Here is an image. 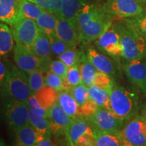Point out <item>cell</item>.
Returning <instances> with one entry per match:
<instances>
[{"mask_svg": "<svg viewBox=\"0 0 146 146\" xmlns=\"http://www.w3.org/2000/svg\"><path fill=\"white\" fill-rule=\"evenodd\" d=\"M50 38V44H51V50H52V53L55 55L59 56L60 54H62L66 50L68 49L73 48L71 47L70 45L66 43L65 42L62 41L61 39H59L56 35L51 36Z\"/></svg>", "mask_w": 146, "mask_h": 146, "instance_id": "38", "label": "cell"}, {"mask_svg": "<svg viewBox=\"0 0 146 146\" xmlns=\"http://www.w3.org/2000/svg\"><path fill=\"white\" fill-rule=\"evenodd\" d=\"M124 145H146V121L142 116L131 118L120 132Z\"/></svg>", "mask_w": 146, "mask_h": 146, "instance_id": "7", "label": "cell"}, {"mask_svg": "<svg viewBox=\"0 0 146 146\" xmlns=\"http://www.w3.org/2000/svg\"><path fill=\"white\" fill-rule=\"evenodd\" d=\"M45 85L52 87L58 92L65 91L64 79L51 71H47L44 75Z\"/></svg>", "mask_w": 146, "mask_h": 146, "instance_id": "34", "label": "cell"}, {"mask_svg": "<svg viewBox=\"0 0 146 146\" xmlns=\"http://www.w3.org/2000/svg\"><path fill=\"white\" fill-rule=\"evenodd\" d=\"M95 137V145L120 146L124 145L123 139L119 133H104L93 129Z\"/></svg>", "mask_w": 146, "mask_h": 146, "instance_id": "25", "label": "cell"}, {"mask_svg": "<svg viewBox=\"0 0 146 146\" xmlns=\"http://www.w3.org/2000/svg\"><path fill=\"white\" fill-rule=\"evenodd\" d=\"M124 70L129 81L146 94V61L131 60L125 66Z\"/></svg>", "mask_w": 146, "mask_h": 146, "instance_id": "14", "label": "cell"}, {"mask_svg": "<svg viewBox=\"0 0 146 146\" xmlns=\"http://www.w3.org/2000/svg\"><path fill=\"white\" fill-rule=\"evenodd\" d=\"M102 8L114 18L124 19L135 16L144 11L143 4L137 0H107Z\"/></svg>", "mask_w": 146, "mask_h": 146, "instance_id": "10", "label": "cell"}, {"mask_svg": "<svg viewBox=\"0 0 146 146\" xmlns=\"http://www.w3.org/2000/svg\"><path fill=\"white\" fill-rule=\"evenodd\" d=\"M114 84V82L110 78V76H109V74L98 71L96 74V77H95L93 85L105 89V90L108 91L110 94Z\"/></svg>", "mask_w": 146, "mask_h": 146, "instance_id": "37", "label": "cell"}, {"mask_svg": "<svg viewBox=\"0 0 146 146\" xmlns=\"http://www.w3.org/2000/svg\"><path fill=\"white\" fill-rule=\"evenodd\" d=\"M142 117H143L144 119L145 120V121H146V109H145V112H144V113H143V116H142Z\"/></svg>", "mask_w": 146, "mask_h": 146, "instance_id": "46", "label": "cell"}, {"mask_svg": "<svg viewBox=\"0 0 146 146\" xmlns=\"http://www.w3.org/2000/svg\"><path fill=\"white\" fill-rule=\"evenodd\" d=\"M97 45L100 49L113 56H122L120 36L114 23L97 39Z\"/></svg>", "mask_w": 146, "mask_h": 146, "instance_id": "12", "label": "cell"}, {"mask_svg": "<svg viewBox=\"0 0 146 146\" xmlns=\"http://www.w3.org/2000/svg\"><path fill=\"white\" fill-rule=\"evenodd\" d=\"M89 96L96 102L98 106L104 108L109 110L110 94L108 91L96 85H91L88 87Z\"/></svg>", "mask_w": 146, "mask_h": 146, "instance_id": "28", "label": "cell"}, {"mask_svg": "<svg viewBox=\"0 0 146 146\" xmlns=\"http://www.w3.org/2000/svg\"><path fill=\"white\" fill-rule=\"evenodd\" d=\"M14 59L17 66L27 74L41 69L46 72L47 65L50 60H43L36 56L29 47L16 43L14 48Z\"/></svg>", "mask_w": 146, "mask_h": 146, "instance_id": "6", "label": "cell"}, {"mask_svg": "<svg viewBox=\"0 0 146 146\" xmlns=\"http://www.w3.org/2000/svg\"><path fill=\"white\" fill-rule=\"evenodd\" d=\"M64 81L65 91H68L71 87L76 86L82 83L79 64L68 68Z\"/></svg>", "mask_w": 146, "mask_h": 146, "instance_id": "29", "label": "cell"}, {"mask_svg": "<svg viewBox=\"0 0 146 146\" xmlns=\"http://www.w3.org/2000/svg\"><path fill=\"white\" fill-rule=\"evenodd\" d=\"M85 5V0H61V16L74 26L76 16Z\"/></svg>", "mask_w": 146, "mask_h": 146, "instance_id": "22", "label": "cell"}, {"mask_svg": "<svg viewBox=\"0 0 146 146\" xmlns=\"http://www.w3.org/2000/svg\"><path fill=\"white\" fill-rule=\"evenodd\" d=\"M21 0H0V21L12 25L23 17Z\"/></svg>", "mask_w": 146, "mask_h": 146, "instance_id": "15", "label": "cell"}, {"mask_svg": "<svg viewBox=\"0 0 146 146\" xmlns=\"http://www.w3.org/2000/svg\"><path fill=\"white\" fill-rule=\"evenodd\" d=\"M29 49L40 59L50 60L52 54L50 40L49 36L42 31L39 30L37 36Z\"/></svg>", "mask_w": 146, "mask_h": 146, "instance_id": "20", "label": "cell"}, {"mask_svg": "<svg viewBox=\"0 0 146 146\" xmlns=\"http://www.w3.org/2000/svg\"><path fill=\"white\" fill-rule=\"evenodd\" d=\"M114 25L120 34L122 56L129 61L143 59L146 56V41L143 36L127 18Z\"/></svg>", "mask_w": 146, "mask_h": 146, "instance_id": "2", "label": "cell"}, {"mask_svg": "<svg viewBox=\"0 0 146 146\" xmlns=\"http://www.w3.org/2000/svg\"><path fill=\"white\" fill-rule=\"evenodd\" d=\"M82 56L83 55L81 54L79 51L76 50V47H73L60 54L58 58L68 66V68H70L72 66L79 64Z\"/></svg>", "mask_w": 146, "mask_h": 146, "instance_id": "33", "label": "cell"}, {"mask_svg": "<svg viewBox=\"0 0 146 146\" xmlns=\"http://www.w3.org/2000/svg\"><path fill=\"white\" fill-rule=\"evenodd\" d=\"M16 145L21 146H33L42 139L44 136L38 133L31 125H28L16 129Z\"/></svg>", "mask_w": 146, "mask_h": 146, "instance_id": "18", "label": "cell"}, {"mask_svg": "<svg viewBox=\"0 0 146 146\" xmlns=\"http://www.w3.org/2000/svg\"><path fill=\"white\" fill-rule=\"evenodd\" d=\"M58 103L63 110L72 118L83 117L81 106L69 91H62L58 92Z\"/></svg>", "mask_w": 146, "mask_h": 146, "instance_id": "19", "label": "cell"}, {"mask_svg": "<svg viewBox=\"0 0 146 146\" xmlns=\"http://www.w3.org/2000/svg\"><path fill=\"white\" fill-rule=\"evenodd\" d=\"M0 60H1V55H0Z\"/></svg>", "mask_w": 146, "mask_h": 146, "instance_id": "47", "label": "cell"}, {"mask_svg": "<svg viewBox=\"0 0 146 146\" xmlns=\"http://www.w3.org/2000/svg\"><path fill=\"white\" fill-rule=\"evenodd\" d=\"M76 145L89 146L95 145V137L94 130L91 132L84 133L81 137L78 139Z\"/></svg>", "mask_w": 146, "mask_h": 146, "instance_id": "41", "label": "cell"}, {"mask_svg": "<svg viewBox=\"0 0 146 146\" xmlns=\"http://www.w3.org/2000/svg\"><path fill=\"white\" fill-rule=\"evenodd\" d=\"M43 73L44 71L41 69H38L28 74L29 87L33 94L39 91L45 85Z\"/></svg>", "mask_w": 146, "mask_h": 146, "instance_id": "32", "label": "cell"}, {"mask_svg": "<svg viewBox=\"0 0 146 146\" xmlns=\"http://www.w3.org/2000/svg\"><path fill=\"white\" fill-rule=\"evenodd\" d=\"M113 18L102 6L85 4L78 13L74 23L79 41L91 42L98 39L112 25Z\"/></svg>", "mask_w": 146, "mask_h": 146, "instance_id": "1", "label": "cell"}, {"mask_svg": "<svg viewBox=\"0 0 146 146\" xmlns=\"http://www.w3.org/2000/svg\"><path fill=\"white\" fill-rule=\"evenodd\" d=\"M85 118L92 126L93 129L109 133H119L126 121L108 110L101 107H99L94 114Z\"/></svg>", "mask_w": 146, "mask_h": 146, "instance_id": "5", "label": "cell"}, {"mask_svg": "<svg viewBox=\"0 0 146 146\" xmlns=\"http://www.w3.org/2000/svg\"><path fill=\"white\" fill-rule=\"evenodd\" d=\"M36 146H52V145H55V144H54L52 140H51V138L43 137L42 139L40 140V141L36 144Z\"/></svg>", "mask_w": 146, "mask_h": 146, "instance_id": "43", "label": "cell"}, {"mask_svg": "<svg viewBox=\"0 0 146 146\" xmlns=\"http://www.w3.org/2000/svg\"><path fill=\"white\" fill-rule=\"evenodd\" d=\"M21 11L23 17L36 21L44 10L29 0H21Z\"/></svg>", "mask_w": 146, "mask_h": 146, "instance_id": "30", "label": "cell"}, {"mask_svg": "<svg viewBox=\"0 0 146 146\" xmlns=\"http://www.w3.org/2000/svg\"><path fill=\"white\" fill-rule=\"evenodd\" d=\"M58 92L52 87L45 85L32 95L27 101L29 109L43 115L49 119L50 110L58 102Z\"/></svg>", "mask_w": 146, "mask_h": 146, "instance_id": "8", "label": "cell"}, {"mask_svg": "<svg viewBox=\"0 0 146 146\" xmlns=\"http://www.w3.org/2000/svg\"><path fill=\"white\" fill-rule=\"evenodd\" d=\"M137 1H139V3H142V4H144V3H146V0H137Z\"/></svg>", "mask_w": 146, "mask_h": 146, "instance_id": "45", "label": "cell"}, {"mask_svg": "<svg viewBox=\"0 0 146 146\" xmlns=\"http://www.w3.org/2000/svg\"><path fill=\"white\" fill-rule=\"evenodd\" d=\"M44 11L56 16H61V0H29Z\"/></svg>", "mask_w": 146, "mask_h": 146, "instance_id": "31", "label": "cell"}, {"mask_svg": "<svg viewBox=\"0 0 146 146\" xmlns=\"http://www.w3.org/2000/svg\"><path fill=\"white\" fill-rule=\"evenodd\" d=\"M1 90V96L5 102H27L33 95L29 84L28 74L17 66L8 68L7 77Z\"/></svg>", "mask_w": 146, "mask_h": 146, "instance_id": "3", "label": "cell"}, {"mask_svg": "<svg viewBox=\"0 0 146 146\" xmlns=\"http://www.w3.org/2000/svg\"><path fill=\"white\" fill-rule=\"evenodd\" d=\"M36 23L40 30L45 33L49 37L56 35L57 16L54 14L47 11H43L36 20Z\"/></svg>", "mask_w": 146, "mask_h": 146, "instance_id": "24", "label": "cell"}, {"mask_svg": "<svg viewBox=\"0 0 146 146\" xmlns=\"http://www.w3.org/2000/svg\"><path fill=\"white\" fill-rule=\"evenodd\" d=\"M68 91L72 94V96L74 97V98L80 106H82L89 98L88 87H87L83 83L71 87Z\"/></svg>", "mask_w": 146, "mask_h": 146, "instance_id": "35", "label": "cell"}, {"mask_svg": "<svg viewBox=\"0 0 146 146\" xmlns=\"http://www.w3.org/2000/svg\"><path fill=\"white\" fill-rule=\"evenodd\" d=\"M68 69V66L60 59L51 61L49 66V70L60 76L63 79H64L66 77Z\"/></svg>", "mask_w": 146, "mask_h": 146, "instance_id": "39", "label": "cell"}, {"mask_svg": "<svg viewBox=\"0 0 146 146\" xmlns=\"http://www.w3.org/2000/svg\"><path fill=\"white\" fill-rule=\"evenodd\" d=\"M127 19L143 36L146 41V11H143L138 15Z\"/></svg>", "mask_w": 146, "mask_h": 146, "instance_id": "36", "label": "cell"}, {"mask_svg": "<svg viewBox=\"0 0 146 146\" xmlns=\"http://www.w3.org/2000/svg\"><path fill=\"white\" fill-rule=\"evenodd\" d=\"M4 145H6L5 142L4 141V140H3L0 137V146H4Z\"/></svg>", "mask_w": 146, "mask_h": 146, "instance_id": "44", "label": "cell"}, {"mask_svg": "<svg viewBox=\"0 0 146 146\" xmlns=\"http://www.w3.org/2000/svg\"><path fill=\"white\" fill-rule=\"evenodd\" d=\"M98 108H99L98 105L97 104L94 100H91L89 98L88 100L82 106H81L82 115L85 118L89 117V116H91L93 114H94Z\"/></svg>", "mask_w": 146, "mask_h": 146, "instance_id": "40", "label": "cell"}, {"mask_svg": "<svg viewBox=\"0 0 146 146\" xmlns=\"http://www.w3.org/2000/svg\"><path fill=\"white\" fill-rule=\"evenodd\" d=\"M29 110L27 102H7L5 106V118L9 128L15 131L29 125Z\"/></svg>", "mask_w": 146, "mask_h": 146, "instance_id": "9", "label": "cell"}, {"mask_svg": "<svg viewBox=\"0 0 146 146\" xmlns=\"http://www.w3.org/2000/svg\"><path fill=\"white\" fill-rule=\"evenodd\" d=\"M109 110L125 120L135 117L139 110L137 95L114 83L110 92Z\"/></svg>", "mask_w": 146, "mask_h": 146, "instance_id": "4", "label": "cell"}, {"mask_svg": "<svg viewBox=\"0 0 146 146\" xmlns=\"http://www.w3.org/2000/svg\"><path fill=\"white\" fill-rule=\"evenodd\" d=\"M14 48V39L11 29L5 24L0 23V55L3 56Z\"/></svg>", "mask_w": 146, "mask_h": 146, "instance_id": "26", "label": "cell"}, {"mask_svg": "<svg viewBox=\"0 0 146 146\" xmlns=\"http://www.w3.org/2000/svg\"><path fill=\"white\" fill-rule=\"evenodd\" d=\"M80 62H81L79 65V68L81 71L82 83L89 87L94 84L95 77L98 70L89 61L87 56H85L83 55Z\"/></svg>", "mask_w": 146, "mask_h": 146, "instance_id": "27", "label": "cell"}, {"mask_svg": "<svg viewBox=\"0 0 146 146\" xmlns=\"http://www.w3.org/2000/svg\"><path fill=\"white\" fill-rule=\"evenodd\" d=\"M56 35L71 47H76L80 41L75 27L62 16H57Z\"/></svg>", "mask_w": 146, "mask_h": 146, "instance_id": "16", "label": "cell"}, {"mask_svg": "<svg viewBox=\"0 0 146 146\" xmlns=\"http://www.w3.org/2000/svg\"><path fill=\"white\" fill-rule=\"evenodd\" d=\"M72 118L62 108L59 104L56 103L50 110L49 120L52 135L56 136L66 134Z\"/></svg>", "mask_w": 146, "mask_h": 146, "instance_id": "13", "label": "cell"}, {"mask_svg": "<svg viewBox=\"0 0 146 146\" xmlns=\"http://www.w3.org/2000/svg\"><path fill=\"white\" fill-rule=\"evenodd\" d=\"M16 43L30 47L39 31L35 20L23 18L10 26Z\"/></svg>", "mask_w": 146, "mask_h": 146, "instance_id": "11", "label": "cell"}, {"mask_svg": "<svg viewBox=\"0 0 146 146\" xmlns=\"http://www.w3.org/2000/svg\"><path fill=\"white\" fill-rule=\"evenodd\" d=\"M29 124L45 137L51 138L52 133L50 130V123L47 118L36 112L33 110L30 109Z\"/></svg>", "mask_w": 146, "mask_h": 146, "instance_id": "23", "label": "cell"}, {"mask_svg": "<svg viewBox=\"0 0 146 146\" xmlns=\"http://www.w3.org/2000/svg\"><path fill=\"white\" fill-rule=\"evenodd\" d=\"M87 57L89 61L100 72L106 73L109 75L114 73V68L112 62L105 55L100 54L94 49L90 48L87 50Z\"/></svg>", "mask_w": 146, "mask_h": 146, "instance_id": "21", "label": "cell"}, {"mask_svg": "<svg viewBox=\"0 0 146 146\" xmlns=\"http://www.w3.org/2000/svg\"><path fill=\"white\" fill-rule=\"evenodd\" d=\"M93 131L92 127L85 117L72 118L67 129L65 137L69 145H76L77 141L84 133Z\"/></svg>", "mask_w": 146, "mask_h": 146, "instance_id": "17", "label": "cell"}, {"mask_svg": "<svg viewBox=\"0 0 146 146\" xmlns=\"http://www.w3.org/2000/svg\"><path fill=\"white\" fill-rule=\"evenodd\" d=\"M7 73H8V68L0 60V88H2L4 85L7 77Z\"/></svg>", "mask_w": 146, "mask_h": 146, "instance_id": "42", "label": "cell"}]
</instances>
